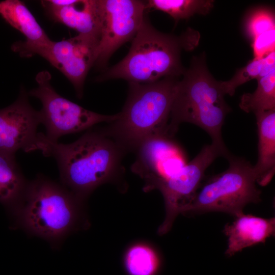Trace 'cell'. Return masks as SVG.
Instances as JSON below:
<instances>
[{
  "instance_id": "9",
  "label": "cell",
  "mask_w": 275,
  "mask_h": 275,
  "mask_svg": "<svg viewBox=\"0 0 275 275\" xmlns=\"http://www.w3.org/2000/svg\"><path fill=\"white\" fill-rule=\"evenodd\" d=\"M99 40L89 36H77L41 45L24 47L19 54L29 57L38 54L60 70L73 86L77 96H82L85 81L95 64Z\"/></svg>"
},
{
  "instance_id": "5",
  "label": "cell",
  "mask_w": 275,
  "mask_h": 275,
  "mask_svg": "<svg viewBox=\"0 0 275 275\" xmlns=\"http://www.w3.org/2000/svg\"><path fill=\"white\" fill-rule=\"evenodd\" d=\"M178 81L177 77H167L151 83H129L122 110L102 131L125 152L136 151L152 137H168L167 129Z\"/></svg>"
},
{
  "instance_id": "3",
  "label": "cell",
  "mask_w": 275,
  "mask_h": 275,
  "mask_svg": "<svg viewBox=\"0 0 275 275\" xmlns=\"http://www.w3.org/2000/svg\"><path fill=\"white\" fill-rule=\"evenodd\" d=\"M199 38V33L190 28L179 36L161 33L145 17L127 55L96 80L122 79L129 83L147 84L177 77L185 71L180 58L182 50L195 48Z\"/></svg>"
},
{
  "instance_id": "14",
  "label": "cell",
  "mask_w": 275,
  "mask_h": 275,
  "mask_svg": "<svg viewBox=\"0 0 275 275\" xmlns=\"http://www.w3.org/2000/svg\"><path fill=\"white\" fill-rule=\"evenodd\" d=\"M258 130V160L253 170L259 185L264 186L275 173V110L255 114Z\"/></svg>"
},
{
  "instance_id": "6",
  "label": "cell",
  "mask_w": 275,
  "mask_h": 275,
  "mask_svg": "<svg viewBox=\"0 0 275 275\" xmlns=\"http://www.w3.org/2000/svg\"><path fill=\"white\" fill-rule=\"evenodd\" d=\"M229 167L197 191L183 213L209 211L226 212L237 216L249 203L261 200L253 166L244 158L231 154Z\"/></svg>"
},
{
  "instance_id": "12",
  "label": "cell",
  "mask_w": 275,
  "mask_h": 275,
  "mask_svg": "<svg viewBox=\"0 0 275 275\" xmlns=\"http://www.w3.org/2000/svg\"><path fill=\"white\" fill-rule=\"evenodd\" d=\"M136 151L137 156L131 170L144 180L146 191L154 189L159 182L177 172L170 165L181 162L178 148L171 138L165 136L148 139Z\"/></svg>"
},
{
  "instance_id": "2",
  "label": "cell",
  "mask_w": 275,
  "mask_h": 275,
  "mask_svg": "<svg viewBox=\"0 0 275 275\" xmlns=\"http://www.w3.org/2000/svg\"><path fill=\"white\" fill-rule=\"evenodd\" d=\"M84 200L42 174L28 182L19 201L9 212L15 227L58 245L72 232L88 224Z\"/></svg>"
},
{
  "instance_id": "18",
  "label": "cell",
  "mask_w": 275,
  "mask_h": 275,
  "mask_svg": "<svg viewBox=\"0 0 275 275\" xmlns=\"http://www.w3.org/2000/svg\"><path fill=\"white\" fill-rule=\"evenodd\" d=\"M123 264L127 275H157L161 262L154 248L149 244L138 242L127 249Z\"/></svg>"
},
{
  "instance_id": "1",
  "label": "cell",
  "mask_w": 275,
  "mask_h": 275,
  "mask_svg": "<svg viewBox=\"0 0 275 275\" xmlns=\"http://www.w3.org/2000/svg\"><path fill=\"white\" fill-rule=\"evenodd\" d=\"M39 134V150L56 159L61 184L82 200L100 185L121 177L125 152L101 129L92 127L67 144Z\"/></svg>"
},
{
  "instance_id": "17",
  "label": "cell",
  "mask_w": 275,
  "mask_h": 275,
  "mask_svg": "<svg viewBox=\"0 0 275 275\" xmlns=\"http://www.w3.org/2000/svg\"><path fill=\"white\" fill-rule=\"evenodd\" d=\"M27 183L15 155L0 152V203L8 212L19 201Z\"/></svg>"
},
{
  "instance_id": "7",
  "label": "cell",
  "mask_w": 275,
  "mask_h": 275,
  "mask_svg": "<svg viewBox=\"0 0 275 275\" xmlns=\"http://www.w3.org/2000/svg\"><path fill=\"white\" fill-rule=\"evenodd\" d=\"M51 75L42 71L36 77L37 87L28 93L41 102V123L46 129V137L58 142L62 136L88 130L100 123H109L117 117L88 110L59 94L50 84Z\"/></svg>"
},
{
  "instance_id": "10",
  "label": "cell",
  "mask_w": 275,
  "mask_h": 275,
  "mask_svg": "<svg viewBox=\"0 0 275 275\" xmlns=\"http://www.w3.org/2000/svg\"><path fill=\"white\" fill-rule=\"evenodd\" d=\"M100 32L95 65L103 67L123 44L132 40L145 17V1L99 0Z\"/></svg>"
},
{
  "instance_id": "13",
  "label": "cell",
  "mask_w": 275,
  "mask_h": 275,
  "mask_svg": "<svg viewBox=\"0 0 275 275\" xmlns=\"http://www.w3.org/2000/svg\"><path fill=\"white\" fill-rule=\"evenodd\" d=\"M224 233L228 237L225 254L232 256L243 249L259 243H264L275 233V218H264L243 213L227 224Z\"/></svg>"
},
{
  "instance_id": "20",
  "label": "cell",
  "mask_w": 275,
  "mask_h": 275,
  "mask_svg": "<svg viewBox=\"0 0 275 275\" xmlns=\"http://www.w3.org/2000/svg\"><path fill=\"white\" fill-rule=\"evenodd\" d=\"M146 9H153L170 15L176 21L187 19L195 14H207L213 7L209 0H150L146 1Z\"/></svg>"
},
{
  "instance_id": "8",
  "label": "cell",
  "mask_w": 275,
  "mask_h": 275,
  "mask_svg": "<svg viewBox=\"0 0 275 275\" xmlns=\"http://www.w3.org/2000/svg\"><path fill=\"white\" fill-rule=\"evenodd\" d=\"M224 153L213 144L205 145L200 152L176 173L159 182L154 189L159 190L164 199L166 217L158 229L159 235L167 233L176 216L183 213L196 194L207 169Z\"/></svg>"
},
{
  "instance_id": "11",
  "label": "cell",
  "mask_w": 275,
  "mask_h": 275,
  "mask_svg": "<svg viewBox=\"0 0 275 275\" xmlns=\"http://www.w3.org/2000/svg\"><path fill=\"white\" fill-rule=\"evenodd\" d=\"M40 124L39 112L31 106L28 94L21 88L13 103L0 109V152L15 155L19 150H38Z\"/></svg>"
},
{
  "instance_id": "16",
  "label": "cell",
  "mask_w": 275,
  "mask_h": 275,
  "mask_svg": "<svg viewBox=\"0 0 275 275\" xmlns=\"http://www.w3.org/2000/svg\"><path fill=\"white\" fill-rule=\"evenodd\" d=\"M0 15L25 36V41H19L21 45H41L51 40L23 2L19 0L1 2Z\"/></svg>"
},
{
  "instance_id": "4",
  "label": "cell",
  "mask_w": 275,
  "mask_h": 275,
  "mask_svg": "<svg viewBox=\"0 0 275 275\" xmlns=\"http://www.w3.org/2000/svg\"><path fill=\"white\" fill-rule=\"evenodd\" d=\"M178 81L167 129L171 138L182 123H189L204 130L212 144L227 158L230 153L222 135V128L231 108L226 103L219 81L207 67L204 54L193 57L189 68Z\"/></svg>"
},
{
  "instance_id": "21",
  "label": "cell",
  "mask_w": 275,
  "mask_h": 275,
  "mask_svg": "<svg viewBox=\"0 0 275 275\" xmlns=\"http://www.w3.org/2000/svg\"><path fill=\"white\" fill-rule=\"evenodd\" d=\"M263 63V58H253L244 67L237 70L230 80L219 81L224 94L233 96L239 86L252 79L262 77Z\"/></svg>"
},
{
  "instance_id": "22",
  "label": "cell",
  "mask_w": 275,
  "mask_h": 275,
  "mask_svg": "<svg viewBox=\"0 0 275 275\" xmlns=\"http://www.w3.org/2000/svg\"><path fill=\"white\" fill-rule=\"evenodd\" d=\"M275 29L274 15L265 8L253 11L249 16L245 23V30L252 40L259 35Z\"/></svg>"
},
{
  "instance_id": "19",
  "label": "cell",
  "mask_w": 275,
  "mask_h": 275,
  "mask_svg": "<svg viewBox=\"0 0 275 275\" xmlns=\"http://www.w3.org/2000/svg\"><path fill=\"white\" fill-rule=\"evenodd\" d=\"M257 80L256 90L241 96L239 107L247 113L254 114L275 110V70Z\"/></svg>"
},
{
  "instance_id": "23",
  "label": "cell",
  "mask_w": 275,
  "mask_h": 275,
  "mask_svg": "<svg viewBox=\"0 0 275 275\" xmlns=\"http://www.w3.org/2000/svg\"><path fill=\"white\" fill-rule=\"evenodd\" d=\"M254 58H262L274 51L275 29L265 32L252 40Z\"/></svg>"
},
{
  "instance_id": "15",
  "label": "cell",
  "mask_w": 275,
  "mask_h": 275,
  "mask_svg": "<svg viewBox=\"0 0 275 275\" xmlns=\"http://www.w3.org/2000/svg\"><path fill=\"white\" fill-rule=\"evenodd\" d=\"M47 11L56 21L75 30L78 34L91 36L99 40V0H75L71 5Z\"/></svg>"
}]
</instances>
